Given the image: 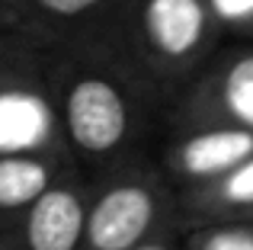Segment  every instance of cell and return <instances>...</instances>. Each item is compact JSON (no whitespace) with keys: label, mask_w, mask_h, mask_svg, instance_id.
Returning <instances> with one entry per match:
<instances>
[{"label":"cell","mask_w":253,"mask_h":250,"mask_svg":"<svg viewBox=\"0 0 253 250\" xmlns=\"http://www.w3.org/2000/svg\"><path fill=\"white\" fill-rule=\"evenodd\" d=\"M218 19L209 0H116L106 29L135 42L154 68H186L211 42Z\"/></svg>","instance_id":"1"},{"label":"cell","mask_w":253,"mask_h":250,"mask_svg":"<svg viewBox=\"0 0 253 250\" xmlns=\"http://www.w3.org/2000/svg\"><path fill=\"white\" fill-rule=\"evenodd\" d=\"M209 6L224 26H244V29L253 26V0H209Z\"/></svg>","instance_id":"12"},{"label":"cell","mask_w":253,"mask_h":250,"mask_svg":"<svg viewBox=\"0 0 253 250\" xmlns=\"http://www.w3.org/2000/svg\"><path fill=\"white\" fill-rule=\"evenodd\" d=\"M221 103L228 116L244 128H253V55H241L221 74Z\"/></svg>","instance_id":"9"},{"label":"cell","mask_w":253,"mask_h":250,"mask_svg":"<svg viewBox=\"0 0 253 250\" xmlns=\"http://www.w3.org/2000/svg\"><path fill=\"white\" fill-rule=\"evenodd\" d=\"M48 186V170L39 161L6 157L0 161V206H26Z\"/></svg>","instance_id":"8"},{"label":"cell","mask_w":253,"mask_h":250,"mask_svg":"<svg viewBox=\"0 0 253 250\" xmlns=\"http://www.w3.org/2000/svg\"><path fill=\"white\" fill-rule=\"evenodd\" d=\"M84 221L86 215L81 202L74 199V193H68V189L42 193L36 199V206H32L29 228H26L29 247L32 250H74Z\"/></svg>","instance_id":"5"},{"label":"cell","mask_w":253,"mask_h":250,"mask_svg":"<svg viewBox=\"0 0 253 250\" xmlns=\"http://www.w3.org/2000/svg\"><path fill=\"white\" fill-rule=\"evenodd\" d=\"M154 221V199L141 186H119L96 202L86 231L96 250H131Z\"/></svg>","instance_id":"3"},{"label":"cell","mask_w":253,"mask_h":250,"mask_svg":"<svg viewBox=\"0 0 253 250\" xmlns=\"http://www.w3.org/2000/svg\"><path fill=\"white\" fill-rule=\"evenodd\" d=\"M64 122L77 148L109 151L128 128V106L109 74H77L64 93Z\"/></svg>","instance_id":"2"},{"label":"cell","mask_w":253,"mask_h":250,"mask_svg":"<svg viewBox=\"0 0 253 250\" xmlns=\"http://www.w3.org/2000/svg\"><path fill=\"white\" fill-rule=\"evenodd\" d=\"M199 250H253V228H221L199 241Z\"/></svg>","instance_id":"11"},{"label":"cell","mask_w":253,"mask_h":250,"mask_svg":"<svg viewBox=\"0 0 253 250\" xmlns=\"http://www.w3.org/2000/svg\"><path fill=\"white\" fill-rule=\"evenodd\" d=\"M221 176H224V186H221L224 202H231V206H253V154Z\"/></svg>","instance_id":"10"},{"label":"cell","mask_w":253,"mask_h":250,"mask_svg":"<svg viewBox=\"0 0 253 250\" xmlns=\"http://www.w3.org/2000/svg\"><path fill=\"white\" fill-rule=\"evenodd\" d=\"M51 131V109L36 90L3 87L0 90V154L39 148Z\"/></svg>","instance_id":"4"},{"label":"cell","mask_w":253,"mask_h":250,"mask_svg":"<svg viewBox=\"0 0 253 250\" xmlns=\"http://www.w3.org/2000/svg\"><path fill=\"white\" fill-rule=\"evenodd\" d=\"M141 250H157V247H141Z\"/></svg>","instance_id":"13"},{"label":"cell","mask_w":253,"mask_h":250,"mask_svg":"<svg viewBox=\"0 0 253 250\" xmlns=\"http://www.w3.org/2000/svg\"><path fill=\"white\" fill-rule=\"evenodd\" d=\"M6 16L39 23L51 32H77L86 26H106L116 0H0Z\"/></svg>","instance_id":"7"},{"label":"cell","mask_w":253,"mask_h":250,"mask_svg":"<svg viewBox=\"0 0 253 250\" xmlns=\"http://www.w3.org/2000/svg\"><path fill=\"white\" fill-rule=\"evenodd\" d=\"M253 154V128L231 125L192 135L179 151L183 170L192 176H221Z\"/></svg>","instance_id":"6"}]
</instances>
